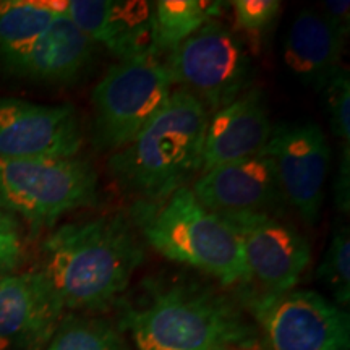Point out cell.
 I'll use <instances>...</instances> for the list:
<instances>
[{
    "mask_svg": "<svg viewBox=\"0 0 350 350\" xmlns=\"http://www.w3.org/2000/svg\"><path fill=\"white\" fill-rule=\"evenodd\" d=\"M144 260L143 245L122 216L55 229L42 243L41 271L65 312H103L126 291Z\"/></svg>",
    "mask_w": 350,
    "mask_h": 350,
    "instance_id": "6da1fadb",
    "label": "cell"
},
{
    "mask_svg": "<svg viewBox=\"0 0 350 350\" xmlns=\"http://www.w3.org/2000/svg\"><path fill=\"white\" fill-rule=\"evenodd\" d=\"M208 109L195 96L174 90L142 133L109 157V170L122 190L142 203L159 204L201 172Z\"/></svg>",
    "mask_w": 350,
    "mask_h": 350,
    "instance_id": "7a4b0ae2",
    "label": "cell"
},
{
    "mask_svg": "<svg viewBox=\"0 0 350 350\" xmlns=\"http://www.w3.org/2000/svg\"><path fill=\"white\" fill-rule=\"evenodd\" d=\"M124 327L138 350H245L256 342L237 306L196 286L156 291L126 312Z\"/></svg>",
    "mask_w": 350,
    "mask_h": 350,
    "instance_id": "3957f363",
    "label": "cell"
},
{
    "mask_svg": "<svg viewBox=\"0 0 350 350\" xmlns=\"http://www.w3.org/2000/svg\"><path fill=\"white\" fill-rule=\"evenodd\" d=\"M137 214L144 240L159 255L211 275L224 287L250 282L235 232L188 187L159 204L139 203Z\"/></svg>",
    "mask_w": 350,
    "mask_h": 350,
    "instance_id": "277c9868",
    "label": "cell"
},
{
    "mask_svg": "<svg viewBox=\"0 0 350 350\" xmlns=\"http://www.w3.org/2000/svg\"><path fill=\"white\" fill-rule=\"evenodd\" d=\"M98 198V174L80 157L0 159V211L23 219L34 230L93 206Z\"/></svg>",
    "mask_w": 350,
    "mask_h": 350,
    "instance_id": "5b68a950",
    "label": "cell"
},
{
    "mask_svg": "<svg viewBox=\"0 0 350 350\" xmlns=\"http://www.w3.org/2000/svg\"><path fill=\"white\" fill-rule=\"evenodd\" d=\"M172 91L169 70L156 54L113 64L91 94L96 146L117 152L130 144L161 112Z\"/></svg>",
    "mask_w": 350,
    "mask_h": 350,
    "instance_id": "8992f818",
    "label": "cell"
},
{
    "mask_svg": "<svg viewBox=\"0 0 350 350\" xmlns=\"http://www.w3.org/2000/svg\"><path fill=\"white\" fill-rule=\"evenodd\" d=\"M174 86L195 96L206 109L219 111L248 90L250 52L234 29L209 21L165 55Z\"/></svg>",
    "mask_w": 350,
    "mask_h": 350,
    "instance_id": "52a82bcc",
    "label": "cell"
},
{
    "mask_svg": "<svg viewBox=\"0 0 350 350\" xmlns=\"http://www.w3.org/2000/svg\"><path fill=\"white\" fill-rule=\"evenodd\" d=\"M250 306L269 350H349V314L318 292L260 294Z\"/></svg>",
    "mask_w": 350,
    "mask_h": 350,
    "instance_id": "ba28073f",
    "label": "cell"
},
{
    "mask_svg": "<svg viewBox=\"0 0 350 350\" xmlns=\"http://www.w3.org/2000/svg\"><path fill=\"white\" fill-rule=\"evenodd\" d=\"M262 152L274 165L284 201L306 224H317L331 169V148L321 126L314 122L274 126Z\"/></svg>",
    "mask_w": 350,
    "mask_h": 350,
    "instance_id": "9c48e42d",
    "label": "cell"
},
{
    "mask_svg": "<svg viewBox=\"0 0 350 350\" xmlns=\"http://www.w3.org/2000/svg\"><path fill=\"white\" fill-rule=\"evenodd\" d=\"M232 227L242 247L250 282L261 294L294 291L312 262V247L295 227L273 214H230L221 216Z\"/></svg>",
    "mask_w": 350,
    "mask_h": 350,
    "instance_id": "30bf717a",
    "label": "cell"
},
{
    "mask_svg": "<svg viewBox=\"0 0 350 350\" xmlns=\"http://www.w3.org/2000/svg\"><path fill=\"white\" fill-rule=\"evenodd\" d=\"M83 146L75 107L0 98V159H70Z\"/></svg>",
    "mask_w": 350,
    "mask_h": 350,
    "instance_id": "8fae6325",
    "label": "cell"
},
{
    "mask_svg": "<svg viewBox=\"0 0 350 350\" xmlns=\"http://www.w3.org/2000/svg\"><path fill=\"white\" fill-rule=\"evenodd\" d=\"M62 317L64 310L39 269L0 278V350H39Z\"/></svg>",
    "mask_w": 350,
    "mask_h": 350,
    "instance_id": "7c38bea8",
    "label": "cell"
},
{
    "mask_svg": "<svg viewBox=\"0 0 350 350\" xmlns=\"http://www.w3.org/2000/svg\"><path fill=\"white\" fill-rule=\"evenodd\" d=\"M190 190L217 216L271 214L286 203L274 165L265 152L203 172Z\"/></svg>",
    "mask_w": 350,
    "mask_h": 350,
    "instance_id": "4fadbf2b",
    "label": "cell"
},
{
    "mask_svg": "<svg viewBox=\"0 0 350 350\" xmlns=\"http://www.w3.org/2000/svg\"><path fill=\"white\" fill-rule=\"evenodd\" d=\"M65 13L96 46L106 47L119 60L154 54L151 2L72 0Z\"/></svg>",
    "mask_w": 350,
    "mask_h": 350,
    "instance_id": "5bb4252c",
    "label": "cell"
},
{
    "mask_svg": "<svg viewBox=\"0 0 350 350\" xmlns=\"http://www.w3.org/2000/svg\"><path fill=\"white\" fill-rule=\"evenodd\" d=\"M273 129L265 93L260 88L250 86L209 119L201 157V174L219 165L261 154Z\"/></svg>",
    "mask_w": 350,
    "mask_h": 350,
    "instance_id": "9a60e30c",
    "label": "cell"
},
{
    "mask_svg": "<svg viewBox=\"0 0 350 350\" xmlns=\"http://www.w3.org/2000/svg\"><path fill=\"white\" fill-rule=\"evenodd\" d=\"M96 44L62 13L52 21L31 49L10 68L34 81L68 85L85 77L93 65Z\"/></svg>",
    "mask_w": 350,
    "mask_h": 350,
    "instance_id": "2e32d148",
    "label": "cell"
},
{
    "mask_svg": "<svg viewBox=\"0 0 350 350\" xmlns=\"http://www.w3.org/2000/svg\"><path fill=\"white\" fill-rule=\"evenodd\" d=\"M345 38L319 10H301L284 41V62L306 86H319L340 65Z\"/></svg>",
    "mask_w": 350,
    "mask_h": 350,
    "instance_id": "e0dca14e",
    "label": "cell"
},
{
    "mask_svg": "<svg viewBox=\"0 0 350 350\" xmlns=\"http://www.w3.org/2000/svg\"><path fill=\"white\" fill-rule=\"evenodd\" d=\"M67 12V2L0 0V60L10 70L57 16Z\"/></svg>",
    "mask_w": 350,
    "mask_h": 350,
    "instance_id": "ac0fdd59",
    "label": "cell"
},
{
    "mask_svg": "<svg viewBox=\"0 0 350 350\" xmlns=\"http://www.w3.org/2000/svg\"><path fill=\"white\" fill-rule=\"evenodd\" d=\"M226 2L206 0H159L152 3V51L169 55L204 25L219 20Z\"/></svg>",
    "mask_w": 350,
    "mask_h": 350,
    "instance_id": "d6986e66",
    "label": "cell"
},
{
    "mask_svg": "<svg viewBox=\"0 0 350 350\" xmlns=\"http://www.w3.org/2000/svg\"><path fill=\"white\" fill-rule=\"evenodd\" d=\"M46 350H130L120 331L99 318H67Z\"/></svg>",
    "mask_w": 350,
    "mask_h": 350,
    "instance_id": "ffe728a7",
    "label": "cell"
},
{
    "mask_svg": "<svg viewBox=\"0 0 350 350\" xmlns=\"http://www.w3.org/2000/svg\"><path fill=\"white\" fill-rule=\"evenodd\" d=\"M229 5L234 13V33L248 44V52L258 54L281 13L282 3L278 0H234Z\"/></svg>",
    "mask_w": 350,
    "mask_h": 350,
    "instance_id": "44dd1931",
    "label": "cell"
},
{
    "mask_svg": "<svg viewBox=\"0 0 350 350\" xmlns=\"http://www.w3.org/2000/svg\"><path fill=\"white\" fill-rule=\"evenodd\" d=\"M318 279L329 288L339 305L350 300V230L339 226L332 232L329 245L318 268Z\"/></svg>",
    "mask_w": 350,
    "mask_h": 350,
    "instance_id": "7402d4cb",
    "label": "cell"
},
{
    "mask_svg": "<svg viewBox=\"0 0 350 350\" xmlns=\"http://www.w3.org/2000/svg\"><path fill=\"white\" fill-rule=\"evenodd\" d=\"M334 135L342 144H350V78L349 70L339 67L318 88Z\"/></svg>",
    "mask_w": 350,
    "mask_h": 350,
    "instance_id": "603a6c76",
    "label": "cell"
},
{
    "mask_svg": "<svg viewBox=\"0 0 350 350\" xmlns=\"http://www.w3.org/2000/svg\"><path fill=\"white\" fill-rule=\"evenodd\" d=\"M25 255V240L18 219L0 211V278L15 273Z\"/></svg>",
    "mask_w": 350,
    "mask_h": 350,
    "instance_id": "cb8c5ba5",
    "label": "cell"
},
{
    "mask_svg": "<svg viewBox=\"0 0 350 350\" xmlns=\"http://www.w3.org/2000/svg\"><path fill=\"white\" fill-rule=\"evenodd\" d=\"M334 201L340 213L350 209V144H342L338 174L334 180Z\"/></svg>",
    "mask_w": 350,
    "mask_h": 350,
    "instance_id": "d4e9b609",
    "label": "cell"
},
{
    "mask_svg": "<svg viewBox=\"0 0 350 350\" xmlns=\"http://www.w3.org/2000/svg\"><path fill=\"white\" fill-rule=\"evenodd\" d=\"M326 20L334 26L344 38L349 36L350 31V2L349 0H327L323 3L321 10Z\"/></svg>",
    "mask_w": 350,
    "mask_h": 350,
    "instance_id": "484cf974",
    "label": "cell"
},
{
    "mask_svg": "<svg viewBox=\"0 0 350 350\" xmlns=\"http://www.w3.org/2000/svg\"><path fill=\"white\" fill-rule=\"evenodd\" d=\"M226 350H237V349H226Z\"/></svg>",
    "mask_w": 350,
    "mask_h": 350,
    "instance_id": "4316f807",
    "label": "cell"
}]
</instances>
